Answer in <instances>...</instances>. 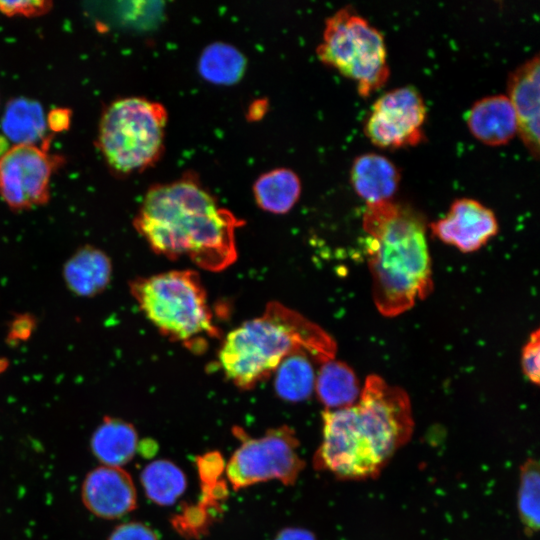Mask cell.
I'll list each match as a JSON object with an SVG mask.
<instances>
[{"label":"cell","mask_w":540,"mask_h":540,"mask_svg":"<svg viewBox=\"0 0 540 540\" xmlns=\"http://www.w3.org/2000/svg\"><path fill=\"white\" fill-rule=\"evenodd\" d=\"M413 430L408 394L369 375L354 405L322 412V441L313 467L340 480L376 478Z\"/></svg>","instance_id":"cell-1"},{"label":"cell","mask_w":540,"mask_h":540,"mask_svg":"<svg viewBox=\"0 0 540 540\" xmlns=\"http://www.w3.org/2000/svg\"><path fill=\"white\" fill-rule=\"evenodd\" d=\"M242 224L192 176L149 188L133 220L156 254L211 272L236 261L235 232Z\"/></svg>","instance_id":"cell-2"},{"label":"cell","mask_w":540,"mask_h":540,"mask_svg":"<svg viewBox=\"0 0 540 540\" xmlns=\"http://www.w3.org/2000/svg\"><path fill=\"white\" fill-rule=\"evenodd\" d=\"M363 228L375 306L386 317L398 316L433 289L425 221L391 199L366 204Z\"/></svg>","instance_id":"cell-3"},{"label":"cell","mask_w":540,"mask_h":540,"mask_svg":"<svg viewBox=\"0 0 540 540\" xmlns=\"http://www.w3.org/2000/svg\"><path fill=\"white\" fill-rule=\"evenodd\" d=\"M295 353H305L316 363L334 359L336 343L320 326L278 302L230 331L218 353L226 378L242 390L253 389Z\"/></svg>","instance_id":"cell-4"},{"label":"cell","mask_w":540,"mask_h":540,"mask_svg":"<svg viewBox=\"0 0 540 540\" xmlns=\"http://www.w3.org/2000/svg\"><path fill=\"white\" fill-rule=\"evenodd\" d=\"M147 319L166 337L201 352L219 336L207 294L196 271L171 270L138 277L129 284Z\"/></svg>","instance_id":"cell-5"},{"label":"cell","mask_w":540,"mask_h":540,"mask_svg":"<svg viewBox=\"0 0 540 540\" xmlns=\"http://www.w3.org/2000/svg\"><path fill=\"white\" fill-rule=\"evenodd\" d=\"M165 107L143 97L114 100L103 111L97 145L109 168L119 175L152 166L164 149Z\"/></svg>","instance_id":"cell-6"},{"label":"cell","mask_w":540,"mask_h":540,"mask_svg":"<svg viewBox=\"0 0 540 540\" xmlns=\"http://www.w3.org/2000/svg\"><path fill=\"white\" fill-rule=\"evenodd\" d=\"M317 55L324 64L355 81L364 97L382 87L389 78L383 34L348 6L326 19Z\"/></svg>","instance_id":"cell-7"},{"label":"cell","mask_w":540,"mask_h":540,"mask_svg":"<svg viewBox=\"0 0 540 540\" xmlns=\"http://www.w3.org/2000/svg\"><path fill=\"white\" fill-rule=\"evenodd\" d=\"M234 435L241 445L225 466L229 483L234 490L278 480L293 485L305 462L298 453L300 445L295 431L288 425L272 428L258 438L248 436L238 426Z\"/></svg>","instance_id":"cell-8"},{"label":"cell","mask_w":540,"mask_h":540,"mask_svg":"<svg viewBox=\"0 0 540 540\" xmlns=\"http://www.w3.org/2000/svg\"><path fill=\"white\" fill-rule=\"evenodd\" d=\"M45 145H13L0 155V195L13 211L28 210L48 203L50 180L63 162Z\"/></svg>","instance_id":"cell-9"},{"label":"cell","mask_w":540,"mask_h":540,"mask_svg":"<svg viewBox=\"0 0 540 540\" xmlns=\"http://www.w3.org/2000/svg\"><path fill=\"white\" fill-rule=\"evenodd\" d=\"M426 115L425 101L415 87L393 88L374 101L364 122V133L382 148L413 146L424 138Z\"/></svg>","instance_id":"cell-10"},{"label":"cell","mask_w":540,"mask_h":540,"mask_svg":"<svg viewBox=\"0 0 540 540\" xmlns=\"http://www.w3.org/2000/svg\"><path fill=\"white\" fill-rule=\"evenodd\" d=\"M431 231L442 242L470 253L497 234L498 221L494 212L479 201L459 198L444 217L431 224Z\"/></svg>","instance_id":"cell-11"},{"label":"cell","mask_w":540,"mask_h":540,"mask_svg":"<svg viewBox=\"0 0 540 540\" xmlns=\"http://www.w3.org/2000/svg\"><path fill=\"white\" fill-rule=\"evenodd\" d=\"M81 498L86 509L102 519H117L137 506L131 476L122 467L101 465L84 478Z\"/></svg>","instance_id":"cell-12"},{"label":"cell","mask_w":540,"mask_h":540,"mask_svg":"<svg viewBox=\"0 0 540 540\" xmlns=\"http://www.w3.org/2000/svg\"><path fill=\"white\" fill-rule=\"evenodd\" d=\"M539 83L540 57L536 54L509 73L506 95L517 118V133L536 159L540 136Z\"/></svg>","instance_id":"cell-13"},{"label":"cell","mask_w":540,"mask_h":540,"mask_svg":"<svg viewBox=\"0 0 540 540\" xmlns=\"http://www.w3.org/2000/svg\"><path fill=\"white\" fill-rule=\"evenodd\" d=\"M471 134L482 143L499 146L517 133L514 109L504 94H494L475 101L465 113Z\"/></svg>","instance_id":"cell-14"},{"label":"cell","mask_w":540,"mask_h":540,"mask_svg":"<svg viewBox=\"0 0 540 540\" xmlns=\"http://www.w3.org/2000/svg\"><path fill=\"white\" fill-rule=\"evenodd\" d=\"M62 276L67 288L76 296L94 297L109 285L112 262L102 249L87 244L67 259Z\"/></svg>","instance_id":"cell-15"},{"label":"cell","mask_w":540,"mask_h":540,"mask_svg":"<svg viewBox=\"0 0 540 540\" xmlns=\"http://www.w3.org/2000/svg\"><path fill=\"white\" fill-rule=\"evenodd\" d=\"M400 179L399 168L387 157L374 152L358 155L350 170L352 186L366 204L391 200Z\"/></svg>","instance_id":"cell-16"},{"label":"cell","mask_w":540,"mask_h":540,"mask_svg":"<svg viewBox=\"0 0 540 540\" xmlns=\"http://www.w3.org/2000/svg\"><path fill=\"white\" fill-rule=\"evenodd\" d=\"M140 449L139 437L133 424L106 416L91 437V450L105 466L121 467L130 462Z\"/></svg>","instance_id":"cell-17"},{"label":"cell","mask_w":540,"mask_h":540,"mask_svg":"<svg viewBox=\"0 0 540 540\" xmlns=\"http://www.w3.org/2000/svg\"><path fill=\"white\" fill-rule=\"evenodd\" d=\"M318 400L327 410L354 405L361 389L353 369L342 361L331 359L320 365L315 387Z\"/></svg>","instance_id":"cell-18"},{"label":"cell","mask_w":540,"mask_h":540,"mask_svg":"<svg viewBox=\"0 0 540 540\" xmlns=\"http://www.w3.org/2000/svg\"><path fill=\"white\" fill-rule=\"evenodd\" d=\"M1 126L4 135L14 145L35 144L44 138L46 116L40 103L18 97L7 103Z\"/></svg>","instance_id":"cell-19"},{"label":"cell","mask_w":540,"mask_h":540,"mask_svg":"<svg viewBox=\"0 0 540 540\" xmlns=\"http://www.w3.org/2000/svg\"><path fill=\"white\" fill-rule=\"evenodd\" d=\"M301 184L298 176L287 168L262 174L254 183L253 193L260 208L274 214L288 212L298 201Z\"/></svg>","instance_id":"cell-20"},{"label":"cell","mask_w":540,"mask_h":540,"mask_svg":"<svg viewBox=\"0 0 540 540\" xmlns=\"http://www.w3.org/2000/svg\"><path fill=\"white\" fill-rule=\"evenodd\" d=\"M316 363L305 353L286 357L275 370L274 388L279 398L288 402L307 400L315 387Z\"/></svg>","instance_id":"cell-21"},{"label":"cell","mask_w":540,"mask_h":540,"mask_svg":"<svg viewBox=\"0 0 540 540\" xmlns=\"http://www.w3.org/2000/svg\"><path fill=\"white\" fill-rule=\"evenodd\" d=\"M140 480L146 496L162 506L176 502L187 486L184 472L173 462L164 459L149 463L142 470Z\"/></svg>","instance_id":"cell-22"},{"label":"cell","mask_w":540,"mask_h":540,"mask_svg":"<svg viewBox=\"0 0 540 540\" xmlns=\"http://www.w3.org/2000/svg\"><path fill=\"white\" fill-rule=\"evenodd\" d=\"M245 66V58L240 51L231 45L216 42L203 50L198 69L205 80L230 85L241 79Z\"/></svg>","instance_id":"cell-23"},{"label":"cell","mask_w":540,"mask_h":540,"mask_svg":"<svg viewBox=\"0 0 540 540\" xmlns=\"http://www.w3.org/2000/svg\"><path fill=\"white\" fill-rule=\"evenodd\" d=\"M517 510L523 530L533 536L539 529L540 473L539 463L528 458L520 467Z\"/></svg>","instance_id":"cell-24"},{"label":"cell","mask_w":540,"mask_h":540,"mask_svg":"<svg viewBox=\"0 0 540 540\" xmlns=\"http://www.w3.org/2000/svg\"><path fill=\"white\" fill-rule=\"evenodd\" d=\"M221 512V507L199 501L197 504L184 506L179 514L172 517L171 523L182 537L199 539L207 534Z\"/></svg>","instance_id":"cell-25"},{"label":"cell","mask_w":540,"mask_h":540,"mask_svg":"<svg viewBox=\"0 0 540 540\" xmlns=\"http://www.w3.org/2000/svg\"><path fill=\"white\" fill-rule=\"evenodd\" d=\"M201 486H211L221 480L225 469L223 456L218 451L207 452L196 458Z\"/></svg>","instance_id":"cell-26"},{"label":"cell","mask_w":540,"mask_h":540,"mask_svg":"<svg viewBox=\"0 0 540 540\" xmlns=\"http://www.w3.org/2000/svg\"><path fill=\"white\" fill-rule=\"evenodd\" d=\"M539 354L540 335L539 329L531 333L529 340L523 347L521 366L525 376L535 385L539 384Z\"/></svg>","instance_id":"cell-27"},{"label":"cell","mask_w":540,"mask_h":540,"mask_svg":"<svg viewBox=\"0 0 540 540\" xmlns=\"http://www.w3.org/2000/svg\"><path fill=\"white\" fill-rule=\"evenodd\" d=\"M51 1L28 0V1H0V12L8 17L17 15L24 17H36L46 14L51 10Z\"/></svg>","instance_id":"cell-28"},{"label":"cell","mask_w":540,"mask_h":540,"mask_svg":"<svg viewBox=\"0 0 540 540\" xmlns=\"http://www.w3.org/2000/svg\"><path fill=\"white\" fill-rule=\"evenodd\" d=\"M108 540H158V536L148 525L134 521L115 527Z\"/></svg>","instance_id":"cell-29"},{"label":"cell","mask_w":540,"mask_h":540,"mask_svg":"<svg viewBox=\"0 0 540 540\" xmlns=\"http://www.w3.org/2000/svg\"><path fill=\"white\" fill-rule=\"evenodd\" d=\"M71 121V111L65 108H56L46 116L47 128L54 132L68 129Z\"/></svg>","instance_id":"cell-30"},{"label":"cell","mask_w":540,"mask_h":540,"mask_svg":"<svg viewBox=\"0 0 540 540\" xmlns=\"http://www.w3.org/2000/svg\"><path fill=\"white\" fill-rule=\"evenodd\" d=\"M274 540H316V537L310 530L289 527L282 529Z\"/></svg>","instance_id":"cell-31"},{"label":"cell","mask_w":540,"mask_h":540,"mask_svg":"<svg viewBox=\"0 0 540 540\" xmlns=\"http://www.w3.org/2000/svg\"><path fill=\"white\" fill-rule=\"evenodd\" d=\"M8 367V361L4 358H0V374Z\"/></svg>","instance_id":"cell-32"}]
</instances>
